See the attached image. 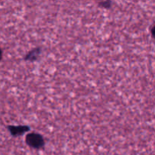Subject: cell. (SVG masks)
Returning <instances> with one entry per match:
<instances>
[{
    "label": "cell",
    "mask_w": 155,
    "mask_h": 155,
    "mask_svg": "<svg viewBox=\"0 0 155 155\" xmlns=\"http://www.w3.org/2000/svg\"><path fill=\"white\" fill-rule=\"evenodd\" d=\"M2 50L0 48V61L2 60Z\"/></svg>",
    "instance_id": "5b68a950"
},
{
    "label": "cell",
    "mask_w": 155,
    "mask_h": 155,
    "mask_svg": "<svg viewBox=\"0 0 155 155\" xmlns=\"http://www.w3.org/2000/svg\"><path fill=\"white\" fill-rule=\"evenodd\" d=\"M111 2L110 1H104V2H99V5L100 7L104 8H109L111 6Z\"/></svg>",
    "instance_id": "277c9868"
},
{
    "label": "cell",
    "mask_w": 155,
    "mask_h": 155,
    "mask_svg": "<svg viewBox=\"0 0 155 155\" xmlns=\"http://www.w3.org/2000/svg\"><path fill=\"white\" fill-rule=\"evenodd\" d=\"M26 143L31 148L39 149L45 145V141L41 135L32 133H29L26 136Z\"/></svg>",
    "instance_id": "6da1fadb"
},
{
    "label": "cell",
    "mask_w": 155,
    "mask_h": 155,
    "mask_svg": "<svg viewBox=\"0 0 155 155\" xmlns=\"http://www.w3.org/2000/svg\"><path fill=\"white\" fill-rule=\"evenodd\" d=\"M7 129L10 132L11 135L15 137L22 136L30 130V128L27 126H8Z\"/></svg>",
    "instance_id": "7a4b0ae2"
},
{
    "label": "cell",
    "mask_w": 155,
    "mask_h": 155,
    "mask_svg": "<svg viewBox=\"0 0 155 155\" xmlns=\"http://www.w3.org/2000/svg\"><path fill=\"white\" fill-rule=\"evenodd\" d=\"M41 53V48H33L30 51H29L27 54H26L24 60L29 61H36L38 58L39 57V54Z\"/></svg>",
    "instance_id": "3957f363"
}]
</instances>
